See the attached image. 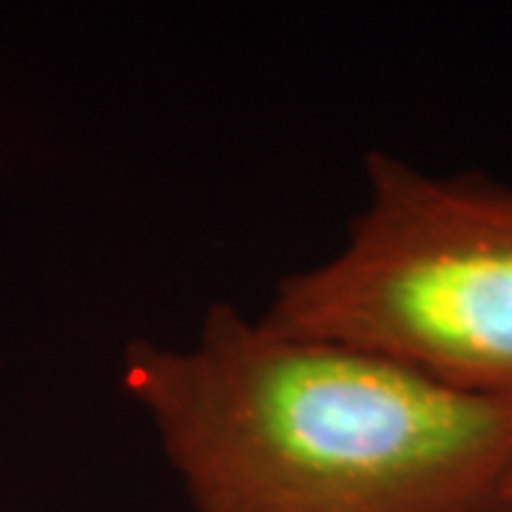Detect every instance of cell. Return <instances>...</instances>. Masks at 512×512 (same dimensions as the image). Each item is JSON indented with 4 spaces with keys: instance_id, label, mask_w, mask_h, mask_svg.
I'll return each instance as SVG.
<instances>
[{
    "instance_id": "obj_1",
    "label": "cell",
    "mask_w": 512,
    "mask_h": 512,
    "mask_svg": "<svg viewBox=\"0 0 512 512\" xmlns=\"http://www.w3.org/2000/svg\"><path fill=\"white\" fill-rule=\"evenodd\" d=\"M123 387L194 512H501L512 478V402L225 302L128 345Z\"/></svg>"
},
{
    "instance_id": "obj_2",
    "label": "cell",
    "mask_w": 512,
    "mask_h": 512,
    "mask_svg": "<svg viewBox=\"0 0 512 512\" xmlns=\"http://www.w3.org/2000/svg\"><path fill=\"white\" fill-rule=\"evenodd\" d=\"M365 180L345 245L279 282L265 319L512 402V183L387 151L367 154Z\"/></svg>"
},
{
    "instance_id": "obj_3",
    "label": "cell",
    "mask_w": 512,
    "mask_h": 512,
    "mask_svg": "<svg viewBox=\"0 0 512 512\" xmlns=\"http://www.w3.org/2000/svg\"><path fill=\"white\" fill-rule=\"evenodd\" d=\"M501 510L512 512V478L510 484H507V490H504V498H501Z\"/></svg>"
},
{
    "instance_id": "obj_4",
    "label": "cell",
    "mask_w": 512,
    "mask_h": 512,
    "mask_svg": "<svg viewBox=\"0 0 512 512\" xmlns=\"http://www.w3.org/2000/svg\"><path fill=\"white\" fill-rule=\"evenodd\" d=\"M501 512H510V510H501Z\"/></svg>"
}]
</instances>
